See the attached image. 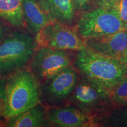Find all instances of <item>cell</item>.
I'll list each match as a JSON object with an SVG mask.
<instances>
[{"label":"cell","mask_w":127,"mask_h":127,"mask_svg":"<svg viewBox=\"0 0 127 127\" xmlns=\"http://www.w3.org/2000/svg\"><path fill=\"white\" fill-rule=\"evenodd\" d=\"M6 84L7 80L0 79V118L3 116L6 102Z\"/></svg>","instance_id":"19"},{"label":"cell","mask_w":127,"mask_h":127,"mask_svg":"<svg viewBox=\"0 0 127 127\" xmlns=\"http://www.w3.org/2000/svg\"><path fill=\"white\" fill-rule=\"evenodd\" d=\"M125 28L115 9L103 7L83 11L77 27L78 33L84 40L108 35Z\"/></svg>","instance_id":"5"},{"label":"cell","mask_w":127,"mask_h":127,"mask_svg":"<svg viewBox=\"0 0 127 127\" xmlns=\"http://www.w3.org/2000/svg\"><path fill=\"white\" fill-rule=\"evenodd\" d=\"M7 33V28L4 24L0 22V42L6 37Z\"/></svg>","instance_id":"21"},{"label":"cell","mask_w":127,"mask_h":127,"mask_svg":"<svg viewBox=\"0 0 127 127\" xmlns=\"http://www.w3.org/2000/svg\"><path fill=\"white\" fill-rule=\"evenodd\" d=\"M47 120L50 124L60 127L95 126V117L75 107L52 108L48 111Z\"/></svg>","instance_id":"9"},{"label":"cell","mask_w":127,"mask_h":127,"mask_svg":"<svg viewBox=\"0 0 127 127\" xmlns=\"http://www.w3.org/2000/svg\"><path fill=\"white\" fill-rule=\"evenodd\" d=\"M75 107L95 118L114 108L109 91L81 75L71 95Z\"/></svg>","instance_id":"4"},{"label":"cell","mask_w":127,"mask_h":127,"mask_svg":"<svg viewBox=\"0 0 127 127\" xmlns=\"http://www.w3.org/2000/svg\"><path fill=\"white\" fill-rule=\"evenodd\" d=\"M74 66L81 75L109 91L127 75L118 58L102 55L87 47L78 51Z\"/></svg>","instance_id":"1"},{"label":"cell","mask_w":127,"mask_h":127,"mask_svg":"<svg viewBox=\"0 0 127 127\" xmlns=\"http://www.w3.org/2000/svg\"><path fill=\"white\" fill-rule=\"evenodd\" d=\"M84 41L86 47L92 50L106 56L119 58L127 50V28L108 35Z\"/></svg>","instance_id":"10"},{"label":"cell","mask_w":127,"mask_h":127,"mask_svg":"<svg viewBox=\"0 0 127 127\" xmlns=\"http://www.w3.org/2000/svg\"><path fill=\"white\" fill-rule=\"evenodd\" d=\"M44 111L38 104L18 115L8 118L7 126L9 127H39L45 124Z\"/></svg>","instance_id":"13"},{"label":"cell","mask_w":127,"mask_h":127,"mask_svg":"<svg viewBox=\"0 0 127 127\" xmlns=\"http://www.w3.org/2000/svg\"><path fill=\"white\" fill-rule=\"evenodd\" d=\"M96 125L127 127V105L117 107L105 115L95 118Z\"/></svg>","instance_id":"15"},{"label":"cell","mask_w":127,"mask_h":127,"mask_svg":"<svg viewBox=\"0 0 127 127\" xmlns=\"http://www.w3.org/2000/svg\"><path fill=\"white\" fill-rule=\"evenodd\" d=\"M23 14L28 29L35 35L51 21L36 0H23Z\"/></svg>","instance_id":"12"},{"label":"cell","mask_w":127,"mask_h":127,"mask_svg":"<svg viewBox=\"0 0 127 127\" xmlns=\"http://www.w3.org/2000/svg\"><path fill=\"white\" fill-rule=\"evenodd\" d=\"M110 97L115 107L127 105V75L109 91Z\"/></svg>","instance_id":"16"},{"label":"cell","mask_w":127,"mask_h":127,"mask_svg":"<svg viewBox=\"0 0 127 127\" xmlns=\"http://www.w3.org/2000/svg\"><path fill=\"white\" fill-rule=\"evenodd\" d=\"M39 4L51 21L66 25L74 22L76 9L72 0H39Z\"/></svg>","instance_id":"11"},{"label":"cell","mask_w":127,"mask_h":127,"mask_svg":"<svg viewBox=\"0 0 127 127\" xmlns=\"http://www.w3.org/2000/svg\"><path fill=\"white\" fill-rule=\"evenodd\" d=\"M30 62V71L38 80L45 81L70 65L71 58L64 50L40 47Z\"/></svg>","instance_id":"7"},{"label":"cell","mask_w":127,"mask_h":127,"mask_svg":"<svg viewBox=\"0 0 127 127\" xmlns=\"http://www.w3.org/2000/svg\"><path fill=\"white\" fill-rule=\"evenodd\" d=\"M113 8L127 28V0H117Z\"/></svg>","instance_id":"17"},{"label":"cell","mask_w":127,"mask_h":127,"mask_svg":"<svg viewBox=\"0 0 127 127\" xmlns=\"http://www.w3.org/2000/svg\"><path fill=\"white\" fill-rule=\"evenodd\" d=\"M41 99L38 80L30 71L21 70L7 81L3 117L8 119L37 105Z\"/></svg>","instance_id":"2"},{"label":"cell","mask_w":127,"mask_h":127,"mask_svg":"<svg viewBox=\"0 0 127 127\" xmlns=\"http://www.w3.org/2000/svg\"><path fill=\"white\" fill-rule=\"evenodd\" d=\"M0 18L16 27L22 26L23 0H0Z\"/></svg>","instance_id":"14"},{"label":"cell","mask_w":127,"mask_h":127,"mask_svg":"<svg viewBox=\"0 0 127 127\" xmlns=\"http://www.w3.org/2000/svg\"><path fill=\"white\" fill-rule=\"evenodd\" d=\"M36 42L40 47L60 50L80 51L86 47L85 41L69 25L51 21L36 35Z\"/></svg>","instance_id":"6"},{"label":"cell","mask_w":127,"mask_h":127,"mask_svg":"<svg viewBox=\"0 0 127 127\" xmlns=\"http://www.w3.org/2000/svg\"><path fill=\"white\" fill-rule=\"evenodd\" d=\"M79 79L78 71L69 65L48 79L40 89V96L45 102L56 104L70 96Z\"/></svg>","instance_id":"8"},{"label":"cell","mask_w":127,"mask_h":127,"mask_svg":"<svg viewBox=\"0 0 127 127\" xmlns=\"http://www.w3.org/2000/svg\"><path fill=\"white\" fill-rule=\"evenodd\" d=\"M36 39L24 32H14L0 42V77L12 75L29 63L37 47Z\"/></svg>","instance_id":"3"},{"label":"cell","mask_w":127,"mask_h":127,"mask_svg":"<svg viewBox=\"0 0 127 127\" xmlns=\"http://www.w3.org/2000/svg\"><path fill=\"white\" fill-rule=\"evenodd\" d=\"M118 59L120 60V61L121 62L122 64H123V65L124 66L125 69H126L127 71V50L123 54L121 57L118 58Z\"/></svg>","instance_id":"22"},{"label":"cell","mask_w":127,"mask_h":127,"mask_svg":"<svg viewBox=\"0 0 127 127\" xmlns=\"http://www.w3.org/2000/svg\"><path fill=\"white\" fill-rule=\"evenodd\" d=\"M76 9L82 11L95 8L94 0H72Z\"/></svg>","instance_id":"18"},{"label":"cell","mask_w":127,"mask_h":127,"mask_svg":"<svg viewBox=\"0 0 127 127\" xmlns=\"http://www.w3.org/2000/svg\"><path fill=\"white\" fill-rule=\"evenodd\" d=\"M117 0H94L95 7H103L106 8H113Z\"/></svg>","instance_id":"20"}]
</instances>
